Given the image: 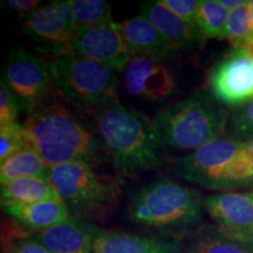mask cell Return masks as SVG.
<instances>
[{
	"label": "cell",
	"mask_w": 253,
	"mask_h": 253,
	"mask_svg": "<svg viewBox=\"0 0 253 253\" xmlns=\"http://www.w3.org/2000/svg\"><path fill=\"white\" fill-rule=\"evenodd\" d=\"M34 238L52 253H93V227L77 217L36 233Z\"/></svg>",
	"instance_id": "e0dca14e"
},
{
	"label": "cell",
	"mask_w": 253,
	"mask_h": 253,
	"mask_svg": "<svg viewBox=\"0 0 253 253\" xmlns=\"http://www.w3.org/2000/svg\"><path fill=\"white\" fill-rule=\"evenodd\" d=\"M123 84L132 97L163 102L177 90L176 74L163 60L135 55L123 71Z\"/></svg>",
	"instance_id": "8fae6325"
},
{
	"label": "cell",
	"mask_w": 253,
	"mask_h": 253,
	"mask_svg": "<svg viewBox=\"0 0 253 253\" xmlns=\"http://www.w3.org/2000/svg\"><path fill=\"white\" fill-rule=\"evenodd\" d=\"M48 71L53 84L69 102L97 109L118 102L116 71L84 58L72 48L52 53Z\"/></svg>",
	"instance_id": "8992f818"
},
{
	"label": "cell",
	"mask_w": 253,
	"mask_h": 253,
	"mask_svg": "<svg viewBox=\"0 0 253 253\" xmlns=\"http://www.w3.org/2000/svg\"><path fill=\"white\" fill-rule=\"evenodd\" d=\"M172 240L93 227V253H181Z\"/></svg>",
	"instance_id": "5bb4252c"
},
{
	"label": "cell",
	"mask_w": 253,
	"mask_h": 253,
	"mask_svg": "<svg viewBox=\"0 0 253 253\" xmlns=\"http://www.w3.org/2000/svg\"><path fill=\"white\" fill-rule=\"evenodd\" d=\"M218 1H219L220 5H223L224 7L229 9V11H232V9L244 5L246 2L244 0H218Z\"/></svg>",
	"instance_id": "4dcf8cb0"
},
{
	"label": "cell",
	"mask_w": 253,
	"mask_h": 253,
	"mask_svg": "<svg viewBox=\"0 0 253 253\" xmlns=\"http://www.w3.org/2000/svg\"><path fill=\"white\" fill-rule=\"evenodd\" d=\"M21 126L26 148L36 151L49 168L69 162L95 167L110 161L99 132L54 99L52 91L28 110Z\"/></svg>",
	"instance_id": "6da1fadb"
},
{
	"label": "cell",
	"mask_w": 253,
	"mask_h": 253,
	"mask_svg": "<svg viewBox=\"0 0 253 253\" xmlns=\"http://www.w3.org/2000/svg\"><path fill=\"white\" fill-rule=\"evenodd\" d=\"M168 9L189 24H196V17L199 8L197 0H161Z\"/></svg>",
	"instance_id": "83f0119b"
},
{
	"label": "cell",
	"mask_w": 253,
	"mask_h": 253,
	"mask_svg": "<svg viewBox=\"0 0 253 253\" xmlns=\"http://www.w3.org/2000/svg\"><path fill=\"white\" fill-rule=\"evenodd\" d=\"M244 147L246 151H248V153L251 155V157L253 158V137L244 142Z\"/></svg>",
	"instance_id": "1f68e13d"
},
{
	"label": "cell",
	"mask_w": 253,
	"mask_h": 253,
	"mask_svg": "<svg viewBox=\"0 0 253 253\" xmlns=\"http://www.w3.org/2000/svg\"><path fill=\"white\" fill-rule=\"evenodd\" d=\"M24 110L23 102L4 81L0 82V126L18 122V116Z\"/></svg>",
	"instance_id": "4316f807"
},
{
	"label": "cell",
	"mask_w": 253,
	"mask_h": 253,
	"mask_svg": "<svg viewBox=\"0 0 253 253\" xmlns=\"http://www.w3.org/2000/svg\"><path fill=\"white\" fill-rule=\"evenodd\" d=\"M227 116L211 93L199 90L157 113L151 126L163 149L194 151L225 134Z\"/></svg>",
	"instance_id": "3957f363"
},
{
	"label": "cell",
	"mask_w": 253,
	"mask_h": 253,
	"mask_svg": "<svg viewBox=\"0 0 253 253\" xmlns=\"http://www.w3.org/2000/svg\"><path fill=\"white\" fill-rule=\"evenodd\" d=\"M221 38L229 40L235 48H243L253 39V25L249 1L230 12Z\"/></svg>",
	"instance_id": "cb8c5ba5"
},
{
	"label": "cell",
	"mask_w": 253,
	"mask_h": 253,
	"mask_svg": "<svg viewBox=\"0 0 253 253\" xmlns=\"http://www.w3.org/2000/svg\"><path fill=\"white\" fill-rule=\"evenodd\" d=\"M50 168L45 161L30 148L18 151L0 163V183L23 177H38L49 179Z\"/></svg>",
	"instance_id": "44dd1931"
},
{
	"label": "cell",
	"mask_w": 253,
	"mask_h": 253,
	"mask_svg": "<svg viewBox=\"0 0 253 253\" xmlns=\"http://www.w3.org/2000/svg\"><path fill=\"white\" fill-rule=\"evenodd\" d=\"M1 80L20 99L26 113L52 91L48 66L25 49H15L7 56Z\"/></svg>",
	"instance_id": "30bf717a"
},
{
	"label": "cell",
	"mask_w": 253,
	"mask_h": 253,
	"mask_svg": "<svg viewBox=\"0 0 253 253\" xmlns=\"http://www.w3.org/2000/svg\"><path fill=\"white\" fill-rule=\"evenodd\" d=\"M5 4L12 11L24 15L25 18L33 11H36L37 8H39L41 1H38V0H8Z\"/></svg>",
	"instance_id": "f546056e"
},
{
	"label": "cell",
	"mask_w": 253,
	"mask_h": 253,
	"mask_svg": "<svg viewBox=\"0 0 253 253\" xmlns=\"http://www.w3.org/2000/svg\"><path fill=\"white\" fill-rule=\"evenodd\" d=\"M72 7L77 30L113 23L112 5L103 0H72Z\"/></svg>",
	"instance_id": "603a6c76"
},
{
	"label": "cell",
	"mask_w": 253,
	"mask_h": 253,
	"mask_svg": "<svg viewBox=\"0 0 253 253\" xmlns=\"http://www.w3.org/2000/svg\"><path fill=\"white\" fill-rule=\"evenodd\" d=\"M0 197L2 207L61 199L50 179L38 177H23L0 184Z\"/></svg>",
	"instance_id": "d6986e66"
},
{
	"label": "cell",
	"mask_w": 253,
	"mask_h": 253,
	"mask_svg": "<svg viewBox=\"0 0 253 253\" xmlns=\"http://www.w3.org/2000/svg\"><path fill=\"white\" fill-rule=\"evenodd\" d=\"M23 24L30 36L52 46V53L71 48L77 32L72 0H59L40 6L24 18Z\"/></svg>",
	"instance_id": "7c38bea8"
},
{
	"label": "cell",
	"mask_w": 253,
	"mask_h": 253,
	"mask_svg": "<svg viewBox=\"0 0 253 253\" xmlns=\"http://www.w3.org/2000/svg\"><path fill=\"white\" fill-rule=\"evenodd\" d=\"M204 209L226 235L253 243V191L211 195Z\"/></svg>",
	"instance_id": "4fadbf2b"
},
{
	"label": "cell",
	"mask_w": 253,
	"mask_h": 253,
	"mask_svg": "<svg viewBox=\"0 0 253 253\" xmlns=\"http://www.w3.org/2000/svg\"><path fill=\"white\" fill-rule=\"evenodd\" d=\"M95 123L119 175L136 177L162 166L163 153L151 121L141 113L118 101L97 109Z\"/></svg>",
	"instance_id": "7a4b0ae2"
},
{
	"label": "cell",
	"mask_w": 253,
	"mask_h": 253,
	"mask_svg": "<svg viewBox=\"0 0 253 253\" xmlns=\"http://www.w3.org/2000/svg\"><path fill=\"white\" fill-rule=\"evenodd\" d=\"M249 7H250V13H251L252 25H253V0H251V1H249Z\"/></svg>",
	"instance_id": "836d02e7"
},
{
	"label": "cell",
	"mask_w": 253,
	"mask_h": 253,
	"mask_svg": "<svg viewBox=\"0 0 253 253\" xmlns=\"http://www.w3.org/2000/svg\"><path fill=\"white\" fill-rule=\"evenodd\" d=\"M25 148L23 126L18 122L0 126V163Z\"/></svg>",
	"instance_id": "484cf974"
},
{
	"label": "cell",
	"mask_w": 253,
	"mask_h": 253,
	"mask_svg": "<svg viewBox=\"0 0 253 253\" xmlns=\"http://www.w3.org/2000/svg\"><path fill=\"white\" fill-rule=\"evenodd\" d=\"M210 93L220 104L237 109L253 100V59L235 48L209 75Z\"/></svg>",
	"instance_id": "ba28073f"
},
{
	"label": "cell",
	"mask_w": 253,
	"mask_h": 253,
	"mask_svg": "<svg viewBox=\"0 0 253 253\" xmlns=\"http://www.w3.org/2000/svg\"><path fill=\"white\" fill-rule=\"evenodd\" d=\"M169 172L210 190L238 188L253 181V158L240 142L221 136L184 156L173 158Z\"/></svg>",
	"instance_id": "277c9868"
},
{
	"label": "cell",
	"mask_w": 253,
	"mask_h": 253,
	"mask_svg": "<svg viewBox=\"0 0 253 253\" xmlns=\"http://www.w3.org/2000/svg\"><path fill=\"white\" fill-rule=\"evenodd\" d=\"M203 209L204 201L196 190L162 178L149 183L132 196L128 216L137 225L177 231L198 224Z\"/></svg>",
	"instance_id": "5b68a950"
},
{
	"label": "cell",
	"mask_w": 253,
	"mask_h": 253,
	"mask_svg": "<svg viewBox=\"0 0 253 253\" xmlns=\"http://www.w3.org/2000/svg\"><path fill=\"white\" fill-rule=\"evenodd\" d=\"M71 48L84 58L108 66L116 72H123L135 56L123 37L120 24L78 28Z\"/></svg>",
	"instance_id": "9c48e42d"
},
{
	"label": "cell",
	"mask_w": 253,
	"mask_h": 253,
	"mask_svg": "<svg viewBox=\"0 0 253 253\" xmlns=\"http://www.w3.org/2000/svg\"><path fill=\"white\" fill-rule=\"evenodd\" d=\"M9 253H52L45 245L34 238L14 237L8 248Z\"/></svg>",
	"instance_id": "f1b7e54d"
},
{
	"label": "cell",
	"mask_w": 253,
	"mask_h": 253,
	"mask_svg": "<svg viewBox=\"0 0 253 253\" xmlns=\"http://www.w3.org/2000/svg\"><path fill=\"white\" fill-rule=\"evenodd\" d=\"M141 15L147 18L160 31L176 52L194 48L205 39L197 25L189 24L177 17L161 0L142 2Z\"/></svg>",
	"instance_id": "9a60e30c"
},
{
	"label": "cell",
	"mask_w": 253,
	"mask_h": 253,
	"mask_svg": "<svg viewBox=\"0 0 253 253\" xmlns=\"http://www.w3.org/2000/svg\"><path fill=\"white\" fill-rule=\"evenodd\" d=\"M185 253H253V243L233 238L219 227H208L191 237Z\"/></svg>",
	"instance_id": "ffe728a7"
},
{
	"label": "cell",
	"mask_w": 253,
	"mask_h": 253,
	"mask_svg": "<svg viewBox=\"0 0 253 253\" xmlns=\"http://www.w3.org/2000/svg\"><path fill=\"white\" fill-rule=\"evenodd\" d=\"M123 37L135 55L163 60L172 59L176 50L153 24L138 14L120 24Z\"/></svg>",
	"instance_id": "2e32d148"
},
{
	"label": "cell",
	"mask_w": 253,
	"mask_h": 253,
	"mask_svg": "<svg viewBox=\"0 0 253 253\" xmlns=\"http://www.w3.org/2000/svg\"><path fill=\"white\" fill-rule=\"evenodd\" d=\"M49 179L73 217L108 210L121 195V181L101 175L86 162H69L50 168Z\"/></svg>",
	"instance_id": "52a82bcc"
},
{
	"label": "cell",
	"mask_w": 253,
	"mask_h": 253,
	"mask_svg": "<svg viewBox=\"0 0 253 253\" xmlns=\"http://www.w3.org/2000/svg\"><path fill=\"white\" fill-rule=\"evenodd\" d=\"M225 134L240 142L253 137V100L229 113Z\"/></svg>",
	"instance_id": "d4e9b609"
},
{
	"label": "cell",
	"mask_w": 253,
	"mask_h": 253,
	"mask_svg": "<svg viewBox=\"0 0 253 253\" xmlns=\"http://www.w3.org/2000/svg\"><path fill=\"white\" fill-rule=\"evenodd\" d=\"M243 48H244L246 50V53H248V54L253 59V39L250 41L245 47H243Z\"/></svg>",
	"instance_id": "d6a6232c"
},
{
	"label": "cell",
	"mask_w": 253,
	"mask_h": 253,
	"mask_svg": "<svg viewBox=\"0 0 253 253\" xmlns=\"http://www.w3.org/2000/svg\"><path fill=\"white\" fill-rule=\"evenodd\" d=\"M230 12L223 5H220L218 0H203L199 2L196 25L201 30L205 39L221 38Z\"/></svg>",
	"instance_id": "7402d4cb"
},
{
	"label": "cell",
	"mask_w": 253,
	"mask_h": 253,
	"mask_svg": "<svg viewBox=\"0 0 253 253\" xmlns=\"http://www.w3.org/2000/svg\"><path fill=\"white\" fill-rule=\"evenodd\" d=\"M2 209L21 225L38 232L65 223L73 217L62 199H48L26 205L2 207Z\"/></svg>",
	"instance_id": "ac0fdd59"
}]
</instances>
